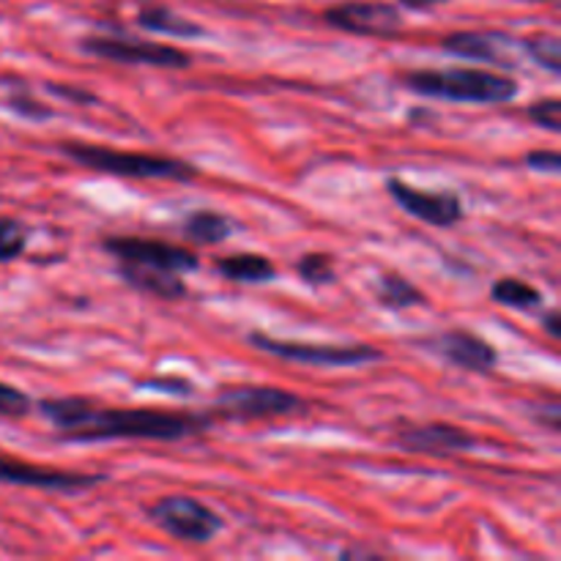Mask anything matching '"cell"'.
<instances>
[{"instance_id":"44dd1931","label":"cell","mask_w":561,"mask_h":561,"mask_svg":"<svg viewBox=\"0 0 561 561\" xmlns=\"http://www.w3.org/2000/svg\"><path fill=\"white\" fill-rule=\"evenodd\" d=\"M296 274L310 288H323V285L337 283V263L329 252H307L296 261Z\"/></svg>"},{"instance_id":"4fadbf2b","label":"cell","mask_w":561,"mask_h":561,"mask_svg":"<svg viewBox=\"0 0 561 561\" xmlns=\"http://www.w3.org/2000/svg\"><path fill=\"white\" fill-rule=\"evenodd\" d=\"M416 345H425L431 354L447 362L449 367H458L466 373H491L499 365V351L485 337L466 332V329H447V332L433 334Z\"/></svg>"},{"instance_id":"1f68e13d","label":"cell","mask_w":561,"mask_h":561,"mask_svg":"<svg viewBox=\"0 0 561 561\" xmlns=\"http://www.w3.org/2000/svg\"><path fill=\"white\" fill-rule=\"evenodd\" d=\"M398 3L403 5L405 11H431V9H438V5L453 3V0H398Z\"/></svg>"},{"instance_id":"d4e9b609","label":"cell","mask_w":561,"mask_h":561,"mask_svg":"<svg viewBox=\"0 0 561 561\" xmlns=\"http://www.w3.org/2000/svg\"><path fill=\"white\" fill-rule=\"evenodd\" d=\"M33 411H36V403H33L31 394L0 381V416L3 420H22V416H31Z\"/></svg>"},{"instance_id":"e0dca14e","label":"cell","mask_w":561,"mask_h":561,"mask_svg":"<svg viewBox=\"0 0 561 561\" xmlns=\"http://www.w3.org/2000/svg\"><path fill=\"white\" fill-rule=\"evenodd\" d=\"M217 272L222 274L230 283L241 285H266L272 279H277V266L274 261H268L266 255H257V252H236V255L217 257Z\"/></svg>"},{"instance_id":"603a6c76","label":"cell","mask_w":561,"mask_h":561,"mask_svg":"<svg viewBox=\"0 0 561 561\" xmlns=\"http://www.w3.org/2000/svg\"><path fill=\"white\" fill-rule=\"evenodd\" d=\"M31 244V230L14 217H0V263H11L25 255Z\"/></svg>"},{"instance_id":"9c48e42d","label":"cell","mask_w":561,"mask_h":561,"mask_svg":"<svg viewBox=\"0 0 561 561\" xmlns=\"http://www.w3.org/2000/svg\"><path fill=\"white\" fill-rule=\"evenodd\" d=\"M102 250L121 263H140V266L164 268L173 274H192L201 268V257L192 250L170 241L140 239V236H104Z\"/></svg>"},{"instance_id":"d6986e66","label":"cell","mask_w":561,"mask_h":561,"mask_svg":"<svg viewBox=\"0 0 561 561\" xmlns=\"http://www.w3.org/2000/svg\"><path fill=\"white\" fill-rule=\"evenodd\" d=\"M376 299L378 305L394 312L411 310V307H427V296L409 277H403L398 272H387L378 277Z\"/></svg>"},{"instance_id":"6da1fadb","label":"cell","mask_w":561,"mask_h":561,"mask_svg":"<svg viewBox=\"0 0 561 561\" xmlns=\"http://www.w3.org/2000/svg\"><path fill=\"white\" fill-rule=\"evenodd\" d=\"M36 411L64 442H184L211 427V414H181L159 409H110L88 398H44Z\"/></svg>"},{"instance_id":"ffe728a7","label":"cell","mask_w":561,"mask_h":561,"mask_svg":"<svg viewBox=\"0 0 561 561\" xmlns=\"http://www.w3.org/2000/svg\"><path fill=\"white\" fill-rule=\"evenodd\" d=\"M491 299L496 301V305L510 307V310H524V312L540 310L542 307L540 290H537L535 285L526 283V279H518V277L496 279V283L491 285Z\"/></svg>"},{"instance_id":"9a60e30c","label":"cell","mask_w":561,"mask_h":561,"mask_svg":"<svg viewBox=\"0 0 561 561\" xmlns=\"http://www.w3.org/2000/svg\"><path fill=\"white\" fill-rule=\"evenodd\" d=\"M115 274L124 279L129 288L140 290V294L153 296V299L162 301H179L186 296V283L184 274H173L164 272V268H153V266H140V263H121L115 266Z\"/></svg>"},{"instance_id":"cb8c5ba5","label":"cell","mask_w":561,"mask_h":561,"mask_svg":"<svg viewBox=\"0 0 561 561\" xmlns=\"http://www.w3.org/2000/svg\"><path fill=\"white\" fill-rule=\"evenodd\" d=\"M5 107H9L14 115H20V118L33 121V124H44V121L55 118V110L49 107V104L38 102L27 88H16V91H11L9 96H5Z\"/></svg>"},{"instance_id":"4dcf8cb0","label":"cell","mask_w":561,"mask_h":561,"mask_svg":"<svg viewBox=\"0 0 561 561\" xmlns=\"http://www.w3.org/2000/svg\"><path fill=\"white\" fill-rule=\"evenodd\" d=\"M542 327H546V332H548V337L551 340H561V316H559V310H548L546 316H542Z\"/></svg>"},{"instance_id":"f546056e","label":"cell","mask_w":561,"mask_h":561,"mask_svg":"<svg viewBox=\"0 0 561 561\" xmlns=\"http://www.w3.org/2000/svg\"><path fill=\"white\" fill-rule=\"evenodd\" d=\"M535 420L540 422V425H546V431L559 433L561 431V409H559V403L540 405V411H535Z\"/></svg>"},{"instance_id":"52a82bcc","label":"cell","mask_w":561,"mask_h":561,"mask_svg":"<svg viewBox=\"0 0 561 561\" xmlns=\"http://www.w3.org/2000/svg\"><path fill=\"white\" fill-rule=\"evenodd\" d=\"M80 49L91 58L113 60V64H131V66H153V69H190L192 55L173 44L146 42L135 36H102L93 33L80 42Z\"/></svg>"},{"instance_id":"ba28073f","label":"cell","mask_w":561,"mask_h":561,"mask_svg":"<svg viewBox=\"0 0 561 561\" xmlns=\"http://www.w3.org/2000/svg\"><path fill=\"white\" fill-rule=\"evenodd\" d=\"M323 22L334 31L362 38H394L403 31V14L383 0H343L323 11Z\"/></svg>"},{"instance_id":"4316f807","label":"cell","mask_w":561,"mask_h":561,"mask_svg":"<svg viewBox=\"0 0 561 561\" xmlns=\"http://www.w3.org/2000/svg\"><path fill=\"white\" fill-rule=\"evenodd\" d=\"M47 88L53 96L64 99V102H71V104H85V107H93V104H99V96L96 93L85 91V88H77V85H64V82H47Z\"/></svg>"},{"instance_id":"d6a6232c","label":"cell","mask_w":561,"mask_h":561,"mask_svg":"<svg viewBox=\"0 0 561 561\" xmlns=\"http://www.w3.org/2000/svg\"><path fill=\"white\" fill-rule=\"evenodd\" d=\"M524 3H557V0H524Z\"/></svg>"},{"instance_id":"f1b7e54d","label":"cell","mask_w":561,"mask_h":561,"mask_svg":"<svg viewBox=\"0 0 561 561\" xmlns=\"http://www.w3.org/2000/svg\"><path fill=\"white\" fill-rule=\"evenodd\" d=\"M526 164H529L531 170H540V173L557 175L561 170V157L553 148H540V151L526 153Z\"/></svg>"},{"instance_id":"8fae6325","label":"cell","mask_w":561,"mask_h":561,"mask_svg":"<svg viewBox=\"0 0 561 561\" xmlns=\"http://www.w3.org/2000/svg\"><path fill=\"white\" fill-rule=\"evenodd\" d=\"M0 482L16 488H36V491H55V493H80L93 491L102 482H107V474H88V471H64L49 469V466L27 463V460L3 458L0 455Z\"/></svg>"},{"instance_id":"3957f363","label":"cell","mask_w":561,"mask_h":561,"mask_svg":"<svg viewBox=\"0 0 561 561\" xmlns=\"http://www.w3.org/2000/svg\"><path fill=\"white\" fill-rule=\"evenodd\" d=\"M403 85L416 96L458 104H507L520 93V85L513 77L471 69V66L405 71Z\"/></svg>"},{"instance_id":"7c38bea8","label":"cell","mask_w":561,"mask_h":561,"mask_svg":"<svg viewBox=\"0 0 561 561\" xmlns=\"http://www.w3.org/2000/svg\"><path fill=\"white\" fill-rule=\"evenodd\" d=\"M442 49L458 58L477 60V64L499 66V69H518L520 49L518 38L496 31H458L442 38Z\"/></svg>"},{"instance_id":"5b68a950","label":"cell","mask_w":561,"mask_h":561,"mask_svg":"<svg viewBox=\"0 0 561 561\" xmlns=\"http://www.w3.org/2000/svg\"><path fill=\"white\" fill-rule=\"evenodd\" d=\"M146 515L164 535L192 546H206L225 531L222 515L195 496H164L153 502Z\"/></svg>"},{"instance_id":"2e32d148","label":"cell","mask_w":561,"mask_h":561,"mask_svg":"<svg viewBox=\"0 0 561 561\" xmlns=\"http://www.w3.org/2000/svg\"><path fill=\"white\" fill-rule=\"evenodd\" d=\"M137 25L148 33H159V36H173V38H203L208 36L206 27L195 20H186L179 11L168 9V5L146 3L137 11Z\"/></svg>"},{"instance_id":"30bf717a","label":"cell","mask_w":561,"mask_h":561,"mask_svg":"<svg viewBox=\"0 0 561 561\" xmlns=\"http://www.w3.org/2000/svg\"><path fill=\"white\" fill-rule=\"evenodd\" d=\"M383 186H387L389 197H392L409 217L420 219V222L431 225V228L447 230L463 222L466 208L460 195H455V192H425L420 190V186L409 184V181L398 179V175H389Z\"/></svg>"},{"instance_id":"5bb4252c","label":"cell","mask_w":561,"mask_h":561,"mask_svg":"<svg viewBox=\"0 0 561 561\" xmlns=\"http://www.w3.org/2000/svg\"><path fill=\"white\" fill-rule=\"evenodd\" d=\"M403 453L425 455V458H455V455L471 453L477 447V436L466 427L449 425V422H431V425H409L394 438Z\"/></svg>"},{"instance_id":"484cf974","label":"cell","mask_w":561,"mask_h":561,"mask_svg":"<svg viewBox=\"0 0 561 561\" xmlns=\"http://www.w3.org/2000/svg\"><path fill=\"white\" fill-rule=\"evenodd\" d=\"M526 115H529L535 126L557 135L561 129V99L559 96L537 99V102H531L529 107H526Z\"/></svg>"},{"instance_id":"ac0fdd59","label":"cell","mask_w":561,"mask_h":561,"mask_svg":"<svg viewBox=\"0 0 561 561\" xmlns=\"http://www.w3.org/2000/svg\"><path fill=\"white\" fill-rule=\"evenodd\" d=\"M236 222L222 211H214V208H197L190 217L181 222V233H184L186 241L201 247H214L222 244L233 236Z\"/></svg>"},{"instance_id":"277c9868","label":"cell","mask_w":561,"mask_h":561,"mask_svg":"<svg viewBox=\"0 0 561 561\" xmlns=\"http://www.w3.org/2000/svg\"><path fill=\"white\" fill-rule=\"evenodd\" d=\"M247 343L252 348L263 351L268 356H277L285 362H299V365L312 367H362L383 359V351L370 343L359 345H321V343H301V340H279L266 332H250Z\"/></svg>"},{"instance_id":"8992f818","label":"cell","mask_w":561,"mask_h":561,"mask_svg":"<svg viewBox=\"0 0 561 561\" xmlns=\"http://www.w3.org/2000/svg\"><path fill=\"white\" fill-rule=\"evenodd\" d=\"M214 414L236 422L274 420V416L307 414V400L279 387L239 383V387L219 389L214 398Z\"/></svg>"},{"instance_id":"7a4b0ae2","label":"cell","mask_w":561,"mask_h":561,"mask_svg":"<svg viewBox=\"0 0 561 561\" xmlns=\"http://www.w3.org/2000/svg\"><path fill=\"white\" fill-rule=\"evenodd\" d=\"M69 162L93 173L115 175V179L131 181H173V184H190L201 175L197 164L179 157H162V153H140V151H118L96 142L64 140L58 146Z\"/></svg>"},{"instance_id":"83f0119b","label":"cell","mask_w":561,"mask_h":561,"mask_svg":"<svg viewBox=\"0 0 561 561\" xmlns=\"http://www.w3.org/2000/svg\"><path fill=\"white\" fill-rule=\"evenodd\" d=\"M140 389H151V392H170V394H179V398H186V394L195 392L192 381H184V378H148V381L140 383Z\"/></svg>"},{"instance_id":"7402d4cb","label":"cell","mask_w":561,"mask_h":561,"mask_svg":"<svg viewBox=\"0 0 561 561\" xmlns=\"http://www.w3.org/2000/svg\"><path fill=\"white\" fill-rule=\"evenodd\" d=\"M520 49L526 58L540 64L551 75H561V42L553 33H535V36L520 38Z\"/></svg>"}]
</instances>
